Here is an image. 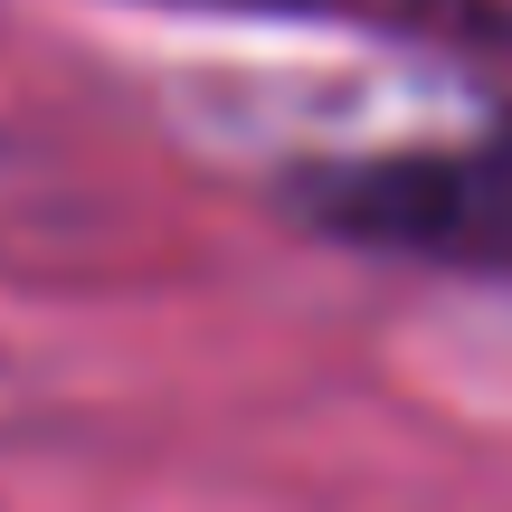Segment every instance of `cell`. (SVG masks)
Masks as SVG:
<instances>
[{
	"instance_id": "7a4b0ae2",
	"label": "cell",
	"mask_w": 512,
	"mask_h": 512,
	"mask_svg": "<svg viewBox=\"0 0 512 512\" xmlns=\"http://www.w3.org/2000/svg\"><path fill=\"white\" fill-rule=\"evenodd\" d=\"M219 10H332V19H399V29H418V19H446L456 0H219Z\"/></svg>"
},
{
	"instance_id": "6da1fadb",
	"label": "cell",
	"mask_w": 512,
	"mask_h": 512,
	"mask_svg": "<svg viewBox=\"0 0 512 512\" xmlns=\"http://www.w3.org/2000/svg\"><path fill=\"white\" fill-rule=\"evenodd\" d=\"M294 200L342 247L408 256V266H456V275H512V124L475 133V143L323 162L294 181Z\"/></svg>"
}]
</instances>
